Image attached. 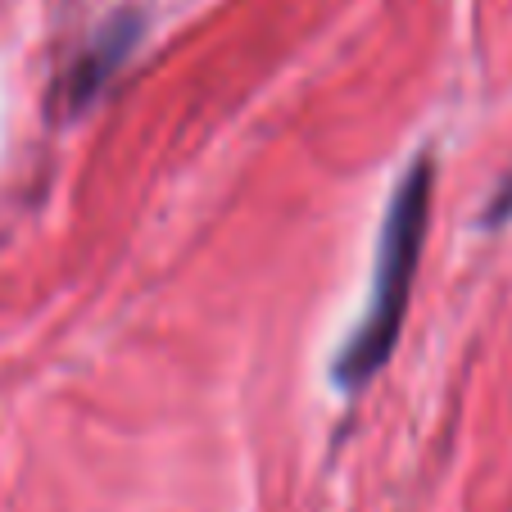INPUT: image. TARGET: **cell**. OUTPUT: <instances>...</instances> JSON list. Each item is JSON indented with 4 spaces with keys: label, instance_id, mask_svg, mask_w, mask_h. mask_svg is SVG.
<instances>
[{
    "label": "cell",
    "instance_id": "cell-1",
    "mask_svg": "<svg viewBox=\"0 0 512 512\" xmlns=\"http://www.w3.org/2000/svg\"><path fill=\"white\" fill-rule=\"evenodd\" d=\"M426 213H431V164L417 159L404 182L395 186V195H390L386 227H381V241H377L368 309H363V318H358L354 336L340 349V363H336L340 386L349 390L368 386L381 372V363L390 358V349H395L404 313H408V290H413V277H417Z\"/></svg>",
    "mask_w": 512,
    "mask_h": 512
}]
</instances>
